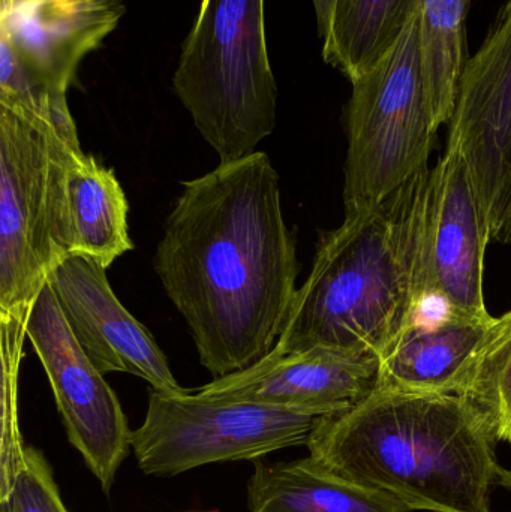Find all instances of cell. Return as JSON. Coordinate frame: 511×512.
<instances>
[{
	"label": "cell",
	"mask_w": 511,
	"mask_h": 512,
	"mask_svg": "<svg viewBox=\"0 0 511 512\" xmlns=\"http://www.w3.org/2000/svg\"><path fill=\"white\" fill-rule=\"evenodd\" d=\"M153 267L215 379L269 355L299 276L269 155L255 152L183 183Z\"/></svg>",
	"instance_id": "cell-1"
},
{
	"label": "cell",
	"mask_w": 511,
	"mask_h": 512,
	"mask_svg": "<svg viewBox=\"0 0 511 512\" xmlns=\"http://www.w3.org/2000/svg\"><path fill=\"white\" fill-rule=\"evenodd\" d=\"M497 442L465 397L377 387L347 411L321 417L306 447L324 468L411 511L492 512L494 489L511 490Z\"/></svg>",
	"instance_id": "cell-2"
},
{
	"label": "cell",
	"mask_w": 511,
	"mask_h": 512,
	"mask_svg": "<svg viewBox=\"0 0 511 512\" xmlns=\"http://www.w3.org/2000/svg\"><path fill=\"white\" fill-rule=\"evenodd\" d=\"M429 188L426 168L374 209L321 234L269 357L314 348L386 355L423 301Z\"/></svg>",
	"instance_id": "cell-3"
},
{
	"label": "cell",
	"mask_w": 511,
	"mask_h": 512,
	"mask_svg": "<svg viewBox=\"0 0 511 512\" xmlns=\"http://www.w3.org/2000/svg\"><path fill=\"white\" fill-rule=\"evenodd\" d=\"M173 87L221 164L255 153L278 116L266 0H201Z\"/></svg>",
	"instance_id": "cell-4"
},
{
	"label": "cell",
	"mask_w": 511,
	"mask_h": 512,
	"mask_svg": "<svg viewBox=\"0 0 511 512\" xmlns=\"http://www.w3.org/2000/svg\"><path fill=\"white\" fill-rule=\"evenodd\" d=\"M77 126L0 104V318H29L69 255L66 170Z\"/></svg>",
	"instance_id": "cell-5"
},
{
	"label": "cell",
	"mask_w": 511,
	"mask_h": 512,
	"mask_svg": "<svg viewBox=\"0 0 511 512\" xmlns=\"http://www.w3.org/2000/svg\"><path fill=\"white\" fill-rule=\"evenodd\" d=\"M351 87L345 105V215L374 209L429 168L438 129L420 72L419 14Z\"/></svg>",
	"instance_id": "cell-6"
},
{
	"label": "cell",
	"mask_w": 511,
	"mask_h": 512,
	"mask_svg": "<svg viewBox=\"0 0 511 512\" xmlns=\"http://www.w3.org/2000/svg\"><path fill=\"white\" fill-rule=\"evenodd\" d=\"M321 417L258 403L165 394L150 388L146 417L132 430L143 474L173 478L212 463L257 460L308 444Z\"/></svg>",
	"instance_id": "cell-7"
},
{
	"label": "cell",
	"mask_w": 511,
	"mask_h": 512,
	"mask_svg": "<svg viewBox=\"0 0 511 512\" xmlns=\"http://www.w3.org/2000/svg\"><path fill=\"white\" fill-rule=\"evenodd\" d=\"M123 0H0V104L72 116L69 87L125 15Z\"/></svg>",
	"instance_id": "cell-8"
},
{
	"label": "cell",
	"mask_w": 511,
	"mask_h": 512,
	"mask_svg": "<svg viewBox=\"0 0 511 512\" xmlns=\"http://www.w3.org/2000/svg\"><path fill=\"white\" fill-rule=\"evenodd\" d=\"M462 156L491 242L511 243V0L468 60L447 147Z\"/></svg>",
	"instance_id": "cell-9"
},
{
	"label": "cell",
	"mask_w": 511,
	"mask_h": 512,
	"mask_svg": "<svg viewBox=\"0 0 511 512\" xmlns=\"http://www.w3.org/2000/svg\"><path fill=\"white\" fill-rule=\"evenodd\" d=\"M26 331L69 442L108 495L131 451L132 430L120 400L78 345L48 283L30 309Z\"/></svg>",
	"instance_id": "cell-10"
},
{
	"label": "cell",
	"mask_w": 511,
	"mask_h": 512,
	"mask_svg": "<svg viewBox=\"0 0 511 512\" xmlns=\"http://www.w3.org/2000/svg\"><path fill=\"white\" fill-rule=\"evenodd\" d=\"M47 283L78 345L102 375L128 373L161 393H189L149 330L120 303L104 267L68 255L54 265Z\"/></svg>",
	"instance_id": "cell-11"
},
{
	"label": "cell",
	"mask_w": 511,
	"mask_h": 512,
	"mask_svg": "<svg viewBox=\"0 0 511 512\" xmlns=\"http://www.w3.org/2000/svg\"><path fill=\"white\" fill-rule=\"evenodd\" d=\"M489 240L464 159L446 149L431 168L423 245V300L438 298L452 312L491 318L483 295Z\"/></svg>",
	"instance_id": "cell-12"
},
{
	"label": "cell",
	"mask_w": 511,
	"mask_h": 512,
	"mask_svg": "<svg viewBox=\"0 0 511 512\" xmlns=\"http://www.w3.org/2000/svg\"><path fill=\"white\" fill-rule=\"evenodd\" d=\"M380 360L314 348L264 357L254 366L213 379L195 393L206 399L258 403L327 417L341 414L377 388Z\"/></svg>",
	"instance_id": "cell-13"
},
{
	"label": "cell",
	"mask_w": 511,
	"mask_h": 512,
	"mask_svg": "<svg viewBox=\"0 0 511 512\" xmlns=\"http://www.w3.org/2000/svg\"><path fill=\"white\" fill-rule=\"evenodd\" d=\"M495 319L452 310L431 321L413 319L380 358L377 387L462 396Z\"/></svg>",
	"instance_id": "cell-14"
},
{
	"label": "cell",
	"mask_w": 511,
	"mask_h": 512,
	"mask_svg": "<svg viewBox=\"0 0 511 512\" xmlns=\"http://www.w3.org/2000/svg\"><path fill=\"white\" fill-rule=\"evenodd\" d=\"M249 512H413L392 496L339 477L311 456L257 460L248 481Z\"/></svg>",
	"instance_id": "cell-15"
},
{
	"label": "cell",
	"mask_w": 511,
	"mask_h": 512,
	"mask_svg": "<svg viewBox=\"0 0 511 512\" xmlns=\"http://www.w3.org/2000/svg\"><path fill=\"white\" fill-rule=\"evenodd\" d=\"M69 255L87 256L105 270L134 249L129 237V204L111 168L83 150L66 170Z\"/></svg>",
	"instance_id": "cell-16"
},
{
	"label": "cell",
	"mask_w": 511,
	"mask_h": 512,
	"mask_svg": "<svg viewBox=\"0 0 511 512\" xmlns=\"http://www.w3.org/2000/svg\"><path fill=\"white\" fill-rule=\"evenodd\" d=\"M423 0H336L323 60L354 81L372 68L422 8Z\"/></svg>",
	"instance_id": "cell-17"
},
{
	"label": "cell",
	"mask_w": 511,
	"mask_h": 512,
	"mask_svg": "<svg viewBox=\"0 0 511 512\" xmlns=\"http://www.w3.org/2000/svg\"><path fill=\"white\" fill-rule=\"evenodd\" d=\"M473 0H423L419 53L423 89L437 129L455 113L468 60L467 18Z\"/></svg>",
	"instance_id": "cell-18"
},
{
	"label": "cell",
	"mask_w": 511,
	"mask_h": 512,
	"mask_svg": "<svg viewBox=\"0 0 511 512\" xmlns=\"http://www.w3.org/2000/svg\"><path fill=\"white\" fill-rule=\"evenodd\" d=\"M462 397L482 412L498 442L511 444V310L495 319Z\"/></svg>",
	"instance_id": "cell-19"
},
{
	"label": "cell",
	"mask_w": 511,
	"mask_h": 512,
	"mask_svg": "<svg viewBox=\"0 0 511 512\" xmlns=\"http://www.w3.org/2000/svg\"><path fill=\"white\" fill-rule=\"evenodd\" d=\"M27 319L0 318L2 355V436H0V489L8 486L23 459V436L18 423V373L23 361Z\"/></svg>",
	"instance_id": "cell-20"
},
{
	"label": "cell",
	"mask_w": 511,
	"mask_h": 512,
	"mask_svg": "<svg viewBox=\"0 0 511 512\" xmlns=\"http://www.w3.org/2000/svg\"><path fill=\"white\" fill-rule=\"evenodd\" d=\"M0 512H69L44 454L26 445L8 486L0 489Z\"/></svg>",
	"instance_id": "cell-21"
},
{
	"label": "cell",
	"mask_w": 511,
	"mask_h": 512,
	"mask_svg": "<svg viewBox=\"0 0 511 512\" xmlns=\"http://www.w3.org/2000/svg\"><path fill=\"white\" fill-rule=\"evenodd\" d=\"M335 2L336 0H312V5H314L315 9V17H317L318 35H320L321 39L326 35Z\"/></svg>",
	"instance_id": "cell-22"
}]
</instances>
